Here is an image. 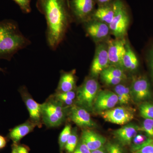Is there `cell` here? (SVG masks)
<instances>
[{
	"mask_svg": "<svg viewBox=\"0 0 153 153\" xmlns=\"http://www.w3.org/2000/svg\"><path fill=\"white\" fill-rule=\"evenodd\" d=\"M100 90L99 84L94 77L85 79L76 90L75 105L92 112L94 101Z\"/></svg>",
	"mask_w": 153,
	"mask_h": 153,
	"instance_id": "obj_4",
	"label": "cell"
},
{
	"mask_svg": "<svg viewBox=\"0 0 153 153\" xmlns=\"http://www.w3.org/2000/svg\"><path fill=\"white\" fill-rule=\"evenodd\" d=\"M71 131L72 129L71 125L68 124L66 126L60 133L59 137V144L61 150L65 148L66 143L71 134Z\"/></svg>",
	"mask_w": 153,
	"mask_h": 153,
	"instance_id": "obj_26",
	"label": "cell"
},
{
	"mask_svg": "<svg viewBox=\"0 0 153 153\" xmlns=\"http://www.w3.org/2000/svg\"><path fill=\"white\" fill-rule=\"evenodd\" d=\"M76 71H61L57 92H65L73 91L76 85Z\"/></svg>",
	"mask_w": 153,
	"mask_h": 153,
	"instance_id": "obj_19",
	"label": "cell"
},
{
	"mask_svg": "<svg viewBox=\"0 0 153 153\" xmlns=\"http://www.w3.org/2000/svg\"><path fill=\"white\" fill-rule=\"evenodd\" d=\"M18 153H29V152L26 147L23 146H18L16 144Z\"/></svg>",
	"mask_w": 153,
	"mask_h": 153,
	"instance_id": "obj_34",
	"label": "cell"
},
{
	"mask_svg": "<svg viewBox=\"0 0 153 153\" xmlns=\"http://www.w3.org/2000/svg\"><path fill=\"white\" fill-rule=\"evenodd\" d=\"M153 143V138L148 136L144 133L137 134L132 141L131 150L134 153L147 145Z\"/></svg>",
	"mask_w": 153,
	"mask_h": 153,
	"instance_id": "obj_21",
	"label": "cell"
},
{
	"mask_svg": "<svg viewBox=\"0 0 153 153\" xmlns=\"http://www.w3.org/2000/svg\"><path fill=\"white\" fill-rule=\"evenodd\" d=\"M102 81L106 85H115L120 84L124 81L125 79L122 78L114 77V76L108 75L101 73L100 75Z\"/></svg>",
	"mask_w": 153,
	"mask_h": 153,
	"instance_id": "obj_27",
	"label": "cell"
},
{
	"mask_svg": "<svg viewBox=\"0 0 153 153\" xmlns=\"http://www.w3.org/2000/svg\"><path fill=\"white\" fill-rule=\"evenodd\" d=\"M78 142V136L76 128H73L71 131V134L66 143L64 149L68 153H72L75 150Z\"/></svg>",
	"mask_w": 153,
	"mask_h": 153,
	"instance_id": "obj_23",
	"label": "cell"
},
{
	"mask_svg": "<svg viewBox=\"0 0 153 153\" xmlns=\"http://www.w3.org/2000/svg\"><path fill=\"white\" fill-rule=\"evenodd\" d=\"M36 126V124L32 121H27L11 130L9 133V138L14 144H17L24 137L33 131Z\"/></svg>",
	"mask_w": 153,
	"mask_h": 153,
	"instance_id": "obj_18",
	"label": "cell"
},
{
	"mask_svg": "<svg viewBox=\"0 0 153 153\" xmlns=\"http://www.w3.org/2000/svg\"><path fill=\"white\" fill-rule=\"evenodd\" d=\"M91 153H106L105 146L101 148L95 150L91 151Z\"/></svg>",
	"mask_w": 153,
	"mask_h": 153,
	"instance_id": "obj_37",
	"label": "cell"
},
{
	"mask_svg": "<svg viewBox=\"0 0 153 153\" xmlns=\"http://www.w3.org/2000/svg\"><path fill=\"white\" fill-rule=\"evenodd\" d=\"M134 153H153V143L147 145Z\"/></svg>",
	"mask_w": 153,
	"mask_h": 153,
	"instance_id": "obj_33",
	"label": "cell"
},
{
	"mask_svg": "<svg viewBox=\"0 0 153 153\" xmlns=\"http://www.w3.org/2000/svg\"><path fill=\"white\" fill-rule=\"evenodd\" d=\"M130 88L131 99L135 103L140 104L152 97L150 82L146 76L134 78Z\"/></svg>",
	"mask_w": 153,
	"mask_h": 153,
	"instance_id": "obj_7",
	"label": "cell"
},
{
	"mask_svg": "<svg viewBox=\"0 0 153 153\" xmlns=\"http://www.w3.org/2000/svg\"><path fill=\"white\" fill-rule=\"evenodd\" d=\"M20 92L30 114L31 121L39 127H41L42 122L41 104L38 103L31 97L25 87L20 89Z\"/></svg>",
	"mask_w": 153,
	"mask_h": 153,
	"instance_id": "obj_14",
	"label": "cell"
},
{
	"mask_svg": "<svg viewBox=\"0 0 153 153\" xmlns=\"http://www.w3.org/2000/svg\"><path fill=\"white\" fill-rule=\"evenodd\" d=\"M12 153H18L16 144H14L13 146Z\"/></svg>",
	"mask_w": 153,
	"mask_h": 153,
	"instance_id": "obj_38",
	"label": "cell"
},
{
	"mask_svg": "<svg viewBox=\"0 0 153 153\" xmlns=\"http://www.w3.org/2000/svg\"><path fill=\"white\" fill-rule=\"evenodd\" d=\"M76 93L73 91L65 92H57L54 97L67 106L72 105L76 98Z\"/></svg>",
	"mask_w": 153,
	"mask_h": 153,
	"instance_id": "obj_22",
	"label": "cell"
},
{
	"mask_svg": "<svg viewBox=\"0 0 153 153\" xmlns=\"http://www.w3.org/2000/svg\"><path fill=\"white\" fill-rule=\"evenodd\" d=\"M115 13L112 22L109 25L111 33L115 38H124L129 25L128 9L123 0H114Z\"/></svg>",
	"mask_w": 153,
	"mask_h": 153,
	"instance_id": "obj_5",
	"label": "cell"
},
{
	"mask_svg": "<svg viewBox=\"0 0 153 153\" xmlns=\"http://www.w3.org/2000/svg\"><path fill=\"white\" fill-rule=\"evenodd\" d=\"M123 146L119 143L111 141L106 142L105 145L106 153H125Z\"/></svg>",
	"mask_w": 153,
	"mask_h": 153,
	"instance_id": "obj_29",
	"label": "cell"
},
{
	"mask_svg": "<svg viewBox=\"0 0 153 153\" xmlns=\"http://www.w3.org/2000/svg\"><path fill=\"white\" fill-rule=\"evenodd\" d=\"M108 53L110 64L123 68V60L126 50V41L124 38L108 40Z\"/></svg>",
	"mask_w": 153,
	"mask_h": 153,
	"instance_id": "obj_11",
	"label": "cell"
},
{
	"mask_svg": "<svg viewBox=\"0 0 153 153\" xmlns=\"http://www.w3.org/2000/svg\"><path fill=\"white\" fill-rule=\"evenodd\" d=\"M55 97L41 104L42 122L48 127L59 126L68 114L67 107Z\"/></svg>",
	"mask_w": 153,
	"mask_h": 153,
	"instance_id": "obj_3",
	"label": "cell"
},
{
	"mask_svg": "<svg viewBox=\"0 0 153 153\" xmlns=\"http://www.w3.org/2000/svg\"><path fill=\"white\" fill-rule=\"evenodd\" d=\"M68 115L70 119L79 127L88 128L96 126L89 111L81 107L72 105L68 110Z\"/></svg>",
	"mask_w": 153,
	"mask_h": 153,
	"instance_id": "obj_12",
	"label": "cell"
},
{
	"mask_svg": "<svg viewBox=\"0 0 153 153\" xmlns=\"http://www.w3.org/2000/svg\"><path fill=\"white\" fill-rule=\"evenodd\" d=\"M36 6L47 22V45L55 51L64 40L73 21L69 0H37Z\"/></svg>",
	"mask_w": 153,
	"mask_h": 153,
	"instance_id": "obj_1",
	"label": "cell"
},
{
	"mask_svg": "<svg viewBox=\"0 0 153 153\" xmlns=\"http://www.w3.org/2000/svg\"><path fill=\"white\" fill-rule=\"evenodd\" d=\"M144 119L141 126L140 127V131L143 132L148 136L153 138V119Z\"/></svg>",
	"mask_w": 153,
	"mask_h": 153,
	"instance_id": "obj_28",
	"label": "cell"
},
{
	"mask_svg": "<svg viewBox=\"0 0 153 153\" xmlns=\"http://www.w3.org/2000/svg\"><path fill=\"white\" fill-rule=\"evenodd\" d=\"M86 33L96 44L109 40L111 33L109 25L91 19L83 23Z\"/></svg>",
	"mask_w": 153,
	"mask_h": 153,
	"instance_id": "obj_9",
	"label": "cell"
},
{
	"mask_svg": "<svg viewBox=\"0 0 153 153\" xmlns=\"http://www.w3.org/2000/svg\"><path fill=\"white\" fill-rule=\"evenodd\" d=\"M126 50L123 60L124 69L131 72L137 71L140 65L138 58L128 42H126Z\"/></svg>",
	"mask_w": 153,
	"mask_h": 153,
	"instance_id": "obj_20",
	"label": "cell"
},
{
	"mask_svg": "<svg viewBox=\"0 0 153 153\" xmlns=\"http://www.w3.org/2000/svg\"><path fill=\"white\" fill-rule=\"evenodd\" d=\"M94 1L96 4H97V5L99 6L109 4L112 2L114 0H94Z\"/></svg>",
	"mask_w": 153,
	"mask_h": 153,
	"instance_id": "obj_35",
	"label": "cell"
},
{
	"mask_svg": "<svg viewBox=\"0 0 153 153\" xmlns=\"http://www.w3.org/2000/svg\"><path fill=\"white\" fill-rule=\"evenodd\" d=\"M30 44L31 41L21 32L16 21H0V59L10 61L16 53Z\"/></svg>",
	"mask_w": 153,
	"mask_h": 153,
	"instance_id": "obj_2",
	"label": "cell"
},
{
	"mask_svg": "<svg viewBox=\"0 0 153 153\" xmlns=\"http://www.w3.org/2000/svg\"><path fill=\"white\" fill-rule=\"evenodd\" d=\"M114 92L117 96L123 97L128 103L131 100L130 88L122 83L114 86Z\"/></svg>",
	"mask_w": 153,
	"mask_h": 153,
	"instance_id": "obj_25",
	"label": "cell"
},
{
	"mask_svg": "<svg viewBox=\"0 0 153 153\" xmlns=\"http://www.w3.org/2000/svg\"><path fill=\"white\" fill-rule=\"evenodd\" d=\"M96 4L94 0H69L73 21L83 24L91 19Z\"/></svg>",
	"mask_w": 153,
	"mask_h": 153,
	"instance_id": "obj_6",
	"label": "cell"
},
{
	"mask_svg": "<svg viewBox=\"0 0 153 153\" xmlns=\"http://www.w3.org/2000/svg\"><path fill=\"white\" fill-rule=\"evenodd\" d=\"M117 96L109 90H100L93 107V111L99 113L114 108L118 103Z\"/></svg>",
	"mask_w": 153,
	"mask_h": 153,
	"instance_id": "obj_13",
	"label": "cell"
},
{
	"mask_svg": "<svg viewBox=\"0 0 153 153\" xmlns=\"http://www.w3.org/2000/svg\"><path fill=\"white\" fill-rule=\"evenodd\" d=\"M140 128L139 126L134 124L128 123L114 131L112 134L117 142L122 146H129L140 131Z\"/></svg>",
	"mask_w": 153,
	"mask_h": 153,
	"instance_id": "obj_15",
	"label": "cell"
},
{
	"mask_svg": "<svg viewBox=\"0 0 153 153\" xmlns=\"http://www.w3.org/2000/svg\"><path fill=\"white\" fill-rule=\"evenodd\" d=\"M4 70L3 68H0V71H2V72H4Z\"/></svg>",
	"mask_w": 153,
	"mask_h": 153,
	"instance_id": "obj_39",
	"label": "cell"
},
{
	"mask_svg": "<svg viewBox=\"0 0 153 153\" xmlns=\"http://www.w3.org/2000/svg\"><path fill=\"white\" fill-rule=\"evenodd\" d=\"M146 58L149 69L151 78L153 81V43H152L148 49Z\"/></svg>",
	"mask_w": 153,
	"mask_h": 153,
	"instance_id": "obj_30",
	"label": "cell"
},
{
	"mask_svg": "<svg viewBox=\"0 0 153 153\" xmlns=\"http://www.w3.org/2000/svg\"><path fill=\"white\" fill-rule=\"evenodd\" d=\"M105 121L111 123L124 125L134 118L135 111L130 107L122 105L99 113Z\"/></svg>",
	"mask_w": 153,
	"mask_h": 153,
	"instance_id": "obj_8",
	"label": "cell"
},
{
	"mask_svg": "<svg viewBox=\"0 0 153 153\" xmlns=\"http://www.w3.org/2000/svg\"><path fill=\"white\" fill-rule=\"evenodd\" d=\"M114 1L109 4L98 6L94 12L91 19L109 25L114 17L115 8Z\"/></svg>",
	"mask_w": 153,
	"mask_h": 153,
	"instance_id": "obj_17",
	"label": "cell"
},
{
	"mask_svg": "<svg viewBox=\"0 0 153 153\" xmlns=\"http://www.w3.org/2000/svg\"><path fill=\"white\" fill-rule=\"evenodd\" d=\"M22 10L24 13L28 14L31 13L32 9L31 7V0H13Z\"/></svg>",
	"mask_w": 153,
	"mask_h": 153,
	"instance_id": "obj_31",
	"label": "cell"
},
{
	"mask_svg": "<svg viewBox=\"0 0 153 153\" xmlns=\"http://www.w3.org/2000/svg\"><path fill=\"white\" fill-rule=\"evenodd\" d=\"M6 144H7V140L5 138L2 136L0 135V149L5 147Z\"/></svg>",
	"mask_w": 153,
	"mask_h": 153,
	"instance_id": "obj_36",
	"label": "cell"
},
{
	"mask_svg": "<svg viewBox=\"0 0 153 153\" xmlns=\"http://www.w3.org/2000/svg\"><path fill=\"white\" fill-rule=\"evenodd\" d=\"M91 151L83 142L80 140L78 142L75 150L71 153H91Z\"/></svg>",
	"mask_w": 153,
	"mask_h": 153,
	"instance_id": "obj_32",
	"label": "cell"
},
{
	"mask_svg": "<svg viewBox=\"0 0 153 153\" xmlns=\"http://www.w3.org/2000/svg\"><path fill=\"white\" fill-rule=\"evenodd\" d=\"M139 109L142 117L153 119V103L147 101L143 102L140 104Z\"/></svg>",
	"mask_w": 153,
	"mask_h": 153,
	"instance_id": "obj_24",
	"label": "cell"
},
{
	"mask_svg": "<svg viewBox=\"0 0 153 153\" xmlns=\"http://www.w3.org/2000/svg\"><path fill=\"white\" fill-rule=\"evenodd\" d=\"M80 140L91 152L102 147L106 143V138L88 128L82 131Z\"/></svg>",
	"mask_w": 153,
	"mask_h": 153,
	"instance_id": "obj_16",
	"label": "cell"
},
{
	"mask_svg": "<svg viewBox=\"0 0 153 153\" xmlns=\"http://www.w3.org/2000/svg\"><path fill=\"white\" fill-rule=\"evenodd\" d=\"M110 66L107 42L105 41L98 43L91 67V77L95 78L100 76V73Z\"/></svg>",
	"mask_w": 153,
	"mask_h": 153,
	"instance_id": "obj_10",
	"label": "cell"
}]
</instances>
